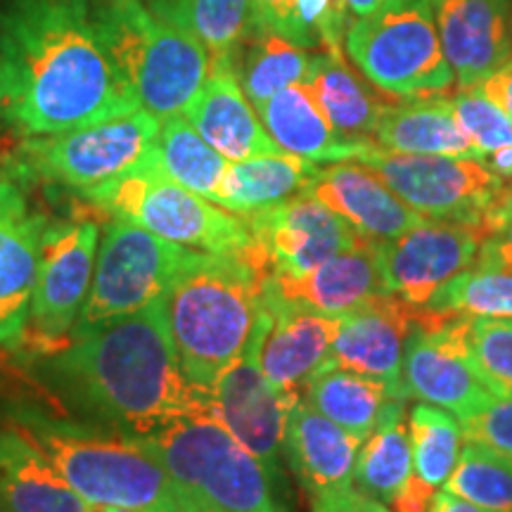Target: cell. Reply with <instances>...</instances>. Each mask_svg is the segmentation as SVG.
<instances>
[{"label": "cell", "mask_w": 512, "mask_h": 512, "mask_svg": "<svg viewBox=\"0 0 512 512\" xmlns=\"http://www.w3.org/2000/svg\"><path fill=\"white\" fill-rule=\"evenodd\" d=\"M351 162L370 166L408 207L427 221L479 226L508 185L479 159L403 155L382 150L375 143Z\"/></svg>", "instance_id": "cell-11"}, {"label": "cell", "mask_w": 512, "mask_h": 512, "mask_svg": "<svg viewBox=\"0 0 512 512\" xmlns=\"http://www.w3.org/2000/svg\"><path fill=\"white\" fill-rule=\"evenodd\" d=\"M3 512H91L46 453L17 427L0 425Z\"/></svg>", "instance_id": "cell-25"}, {"label": "cell", "mask_w": 512, "mask_h": 512, "mask_svg": "<svg viewBox=\"0 0 512 512\" xmlns=\"http://www.w3.org/2000/svg\"><path fill=\"white\" fill-rule=\"evenodd\" d=\"M460 335L472 366L498 399L512 396V318L460 316Z\"/></svg>", "instance_id": "cell-39"}, {"label": "cell", "mask_w": 512, "mask_h": 512, "mask_svg": "<svg viewBox=\"0 0 512 512\" xmlns=\"http://www.w3.org/2000/svg\"><path fill=\"white\" fill-rule=\"evenodd\" d=\"M430 512H486V510L477 508L475 503L465 501V498H460L456 494H448V491L444 489L441 494L434 496Z\"/></svg>", "instance_id": "cell-46"}, {"label": "cell", "mask_w": 512, "mask_h": 512, "mask_svg": "<svg viewBox=\"0 0 512 512\" xmlns=\"http://www.w3.org/2000/svg\"><path fill=\"white\" fill-rule=\"evenodd\" d=\"M406 403L396 406L377 430L358 448L354 486L382 503H392L403 484L413 475V451L408 422L403 420Z\"/></svg>", "instance_id": "cell-32"}, {"label": "cell", "mask_w": 512, "mask_h": 512, "mask_svg": "<svg viewBox=\"0 0 512 512\" xmlns=\"http://www.w3.org/2000/svg\"><path fill=\"white\" fill-rule=\"evenodd\" d=\"M413 472L434 489L446 484L460 458L458 418L430 403H415L408 413Z\"/></svg>", "instance_id": "cell-37"}, {"label": "cell", "mask_w": 512, "mask_h": 512, "mask_svg": "<svg viewBox=\"0 0 512 512\" xmlns=\"http://www.w3.org/2000/svg\"><path fill=\"white\" fill-rule=\"evenodd\" d=\"M50 216L31 195V181L0 174V349L19 351L27 332L41 242Z\"/></svg>", "instance_id": "cell-15"}, {"label": "cell", "mask_w": 512, "mask_h": 512, "mask_svg": "<svg viewBox=\"0 0 512 512\" xmlns=\"http://www.w3.org/2000/svg\"><path fill=\"white\" fill-rule=\"evenodd\" d=\"M192 252L136 223L112 219L100 233L91 292L74 335L155 304Z\"/></svg>", "instance_id": "cell-10"}, {"label": "cell", "mask_w": 512, "mask_h": 512, "mask_svg": "<svg viewBox=\"0 0 512 512\" xmlns=\"http://www.w3.org/2000/svg\"><path fill=\"white\" fill-rule=\"evenodd\" d=\"M361 444V439L342 430L304 399L292 408L285 460L311 498L354 486V465Z\"/></svg>", "instance_id": "cell-24"}, {"label": "cell", "mask_w": 512, "mask_h": 512, "mask_svg": "<svg viewBox=\"0 0 512 512\" xmlns=\"http://www.w3.org/2000/svg\"><path fill=\"white\" fill-rule=\"evenodd\" d=\"M292 0H249L247 34H275Z\"/></svg>", "instance_id": "cell-43"}, {"label": "cell", "mask_w": 512, "mask_h": 512, "mask_svg": "<svg viewBox=\"0 0 512 512\" xmlns=\"http://www.w3.org/2000/svg\"><path fill=\"white\" fill-rule=\"evenodd\" d=\"M242 219L249 223L261 264L273 278L311 273L363 240L342 216L306 192Z\"/></svg>", "instance_id": "cell-16"}, {"label": "cell", "mask_w": 512, "mask_h": 512, "mask_svg": "<svg viewBox=\"0 0 512 512\" xmlns=\"http://www.w3.org/2000/svg\"><path fill=\"white\" fill-rule=\"evenodd\" d=\"M460 432L467 444L482 446L512 463V396L494 399L479 413L460 420Z\"/></svg>", "instance_id": "cell-40"}, {"label": "cell", "mask_w": 512, "mask_h": 512, "mask_svg": "<svg viewBox=\"0 0 512 512\" xmlns=\"http://www.w3.org/2000/svg\"><path fill=\"white\" fill-rule=\"evenodd\" d=\"M479 228H482V249L477 261L512 268V185H505Z\"/></svg>", "instance_id": "cell-41"}, {"label": "cell", "mask_w": 512, "mask_h": 512, "mask_svg": "<svg viewBox=\"0 0 512 512\" xmlns=\"http://www.w3.org/2000/svg\"><path fill=\"white\" fill-rule=\"evenodd\" d=\"M8 425L41 448L88 505L145 512H185L164 465L131 434L95 420H76L31 401L5 408Z\"/></svg>", "instance_id": "cell-3"}, {"label": "cell", "mask_w": 512, "mask_h": 512, "mask_svg": "<svg viewBox=\"0 0 512 512\" xmlns=\"http://www.w3.org/2000/svg\"><path fill=\"white\" fill-rule=\"evenodd\" d=\"M482 228L456 221H422L394 240L377 242V256L392 294L425 306L467 268L477 264Z\"/></svg>", "instance_id": "cell-17"}, {"label": "cell", "mask_w": 512, "mask_h": 512, "mask_svg": "<svg viewBox=\"0 0 512 512\" xmlns=\"http://www.w3.org/2000/svg\"><path fill=\"white\" fill-rule=\"evenodd\" d=\"M344 50L358 72L389 98H446L456 91V74L441 48L432 0L356 17Z\"/></svg>", "instance_id": "cell-8"}, {"label": "cell", "mask_w": 512, "mask_h": 512, "mask_svg": "<svg viewBox=\"0 0 512 512\" xmlns=\"http://www.w3.org/2000/svg\"><path fill=\"white\" fill-rule=\"evenodd\" d=\"M211 411L221 425L264 465L280 496L285 491V437L292 408L299 399L280 394L256 358V330L247 349L235 358L209 389Z\"/></svg>", "instance_id": "cell-13"}, {"label": "cell", "mask_w": 512, "mask_h": 512, "mask_svg": "<svg viewBox=\"0 0 512 512\" xmlns=\"http://www.w3.org/2000/svg\"><path fill=\"white\" fill-rule=\"evenodd\" d=\"M140 110L93 22L91 0L0 3V121L55 136Z\"/></svg>", "instance_id": "cell-1"}, {"label": "cell", "mask_w": 512, "mask_h": 512, "mask_svg": "<svg viewBox=\"0 0 512 512\" xmlns=\"http://www.w3.org/2000/svg\"><path fill=\"white\" fill-rule=\"evenodd\" d=\"M444 489L486 512H512V463L482 446L467 444Z\"/></svg>", "instance_id": "cell-38"}, {"label": "cell", "mask_w": 512, "mask_h": 512, "mask_svg": "<svg viewBox=\"0 0 512 512\" xmlns=\"http://www.w3.org/2000/svg\"><path fill=\"white\" fill-rule=\"evenodd\" d=\"M91 512H145V510L119 508V505H91Z\"/></svg>", "instance_id": "cell-48"}, {"label": "cell", "mask_w": 512, "mask_h": 512, "mask_svg": "<svg viewBox=\"0 0 512 512\" xmlns=\"http://www.w3.org/2000/svg\"><path fill=\"white\" fill-rule=\"evenodd\" d=\"M36 380L81 418L143 437L188 415L214 413L181 368L164 297L131 316L76 332L31 358Z\"/></svg>", "instance_id": "cell-2"}, {"label": "cell", "mask_w": 512, "mask_h": 512, "mask_svg": "<svg viewBox=\"0 0 512 512\" xmlns=\"http://www.w3.org/2000/svg\"><path fill=\"white\" fill-rule=\"evenodd\" d=\"M306 195L342 216L368 240H394L427 221L361 162H335L316 171Z\"/></svg>", "instance_id": "cell-21"}, {"label": "cell", "mask_w": 512, "mask_h": 512, "mask_svg": "<svg viewBox=\"0 0 512 512\" xmlns=\"http://www.w3.org/2000/svg\"><path fill=\"white\" fill-rule=\"evenodd\" d=\"M311 512H389V508L377 498L363 494L356 486H347V489L313 496Z\"/></svg>", "instance_id": "cell-42"}, {"label": "cell", "mask_w": 512, "mask_h": 512, "mask_svg": "<svg viewBox=\"0 0 512 512\" xmlns=\"http://www.w3.org/2000/svg\"><path fill=\"white\" fill-rule=\"evenodd\" d=\"M318 164L309 159L275 152L230 162L216 192L214 204L240 216L271 209L292 197L304 195L316 176Z\"/></svg>", "instance_id": "cell-29"}, {"label": "cell", "mask_w": 512, "mask_h": 512, "mask_svg": "<svg viewBox=\"0 0 512 512\" xmlns=\"http://www.w3.org/2000/svg\"><path fill=\"white\" fill-rule=\"evenodd\" d=\"M458 124L477 150L479 162L512 185V124L482 88H460L451 98Z\"/></svg>", "instance_id": "cell-36"}, {"label": "cell", "mask_w": 512, "mask_h": 512, "mask_svg": "<svg viewBox=\"0 0 512 512\" xmlns=\"http://www.w3.org/2000/svg\"><path fill=\"white\" fill-rule=\"evenodd\" d=\"M373 143L403 155L479 159L448 98L394 100L375 128Z\"/></svg>", "instance_id": "cell-28"}, {"label": "cell", "mask_w": 512, "mask_h": 512, "mask_svg": "<svg viewBox=\"0 0 512 512\" xmlns=\"http://www.w3.org/2000/svg\"><path fill=\"white\" fill-rule=\"evenodd\" d=\"M268 275L245 256L192 252L164 294L181 368L197 389L247 349L264 309Z\"/></svg>", "instance_id": "cell-4"}, {"label": "cell", "mask_w": 512, "mask_h": 512, "mask_svg": "<svg viewBox=\"0 0 512 512\" xmlns=\"http://www.w3.org/2000/svg\"><path fill=\"white\" fill-rule=\"evenodd\" d=\"M155 159L166 176L214 202L230 159L216 152L183 114L159 121Z\"/></svg>", "instance_id": "cell-33"}, {"label": "cell", "mask_w": 512, "mask_h": 512, "mask_svg": "<svg viewBox=\"0 0 512 512\" xmlns=\"http://www.w3.org/2000/svg\"><path fill=\"white\" fill-rule=\"evenodd\" d=\"M159 17L200 41L211 64L233 62L249 29V0H145Z\"/></svg>", "instance_id": "cell-31"}, {"label": "cell", "mask_w": 512, "mask_h": 512, "mask_svg": "<svg viewBox=\"0 0 512 512\" xmlns=\"http://www.w3.org/2000/svg\"><path fill=\"white\" fill-rule=\"evenodd\" d=\"M79 195L112 219L136 223L195 252L245 256L266 273L249 223L166 176L155 147L131 171Z\"/></svg>", "instance_id": "cell-7"}, {"label": "cell", "mask_w": 512, "mask_h": 512, "mask_svg": "<svg viewBox=\"0 0 512 512\" xmlns=\"http://www.w3.org/2000/svg\"><path fill=\"white\" fill-rule=\"evenodd\" d=\"M0 512H3V508H0Z\"/></svg>", "instance_id": "cell-50"}, {"label": "cell", "mask_w": 512, "mask_h": 512, "mask_svg": "<svg viewBox=\"0 0 512 512\" xmlns=\"http://www.w3.org/2000/svg\"><path fill=\"white\" fill-rule=\"evenodd\" d=\"M266 287L287 302L335 318L361 309L384 294H392L377 256V240L368 238L299 278L268 275Z\"/></svg>", "instance_id": "cell-22"}, {"label": "cell", "mask_w": 512, "mask_h": 512, "mask_svg": "<svg viewBox=\"0 0 512 512\" xmlns=\"http://www.w3.org/2000/svg\"><path fill=\"white\" fill-rule=\"evenodd\" d=\"M302 399L361 441H366L396 406L408 401L387 382L344 368L320 370L306 384Z\"/></svg>", "instance_id": "cell-30"}, {"label": "cell", "mask_w": 512, "mask_h": 512, "mask_svg": "<svg viewBox=\"0 0 512 512\" xmlns=\"http://www.w3.org/2000/svg\"><path fill=\"white\" fill-rule=\"evenodd\" d=\"M306 48L275 34H247L235 57V74L252 105H259L294 83H304L311 67Z\"/></svg>", "instance_id": "cell-34"}, {"label": "cell", "mask_w": 512, "mask_h": 512, "mask_svg": "<svg viewBox=\"0 0 512 512\" xmlns=\"http://www.w3.org/2000/svg\"><path fill=\"white\" fill-rule=\"evenodd\" d=\"M415 3V0H384L382 10H392V8H403V5Z\"/></svg>", "instance_id": "cell-49"}, {"label": "cell", "mask_w": 512, "mask_h": 512, "mask_svg": "<svg viewBox=\"0 0 512 512\" xmlns=\"http://www.w3.org/2000/svg\"><path fill=\"white\" fill-rule=\"evenodd\" d=\"M456 86L475 88L512 55V0H432Z\"/></svg>", "instance_id": "cell-20"}, {"label": "cell", "mask_w": 512, "mask_h": 512, "mask_svg": "<svg viewBox=\"0 0 512 512\" xmlns=\"http://www.w3.org/2000/svg\"><path fill=\"white\" fill-rule=\"evenodd\" d=\"M91 5L102 46L138 105L159 121L188 110L211 74L207 48L145 0H91Z\"/></svg>", "instance_id": "cell-5"}, {"label": "cell", "mask_w": 512, "mask_h": 512, "mask_svg": "<svg viewBox=\"0 0 512 512\" xmlns=\"http://www.w3.org/2000/svg\"><path fill=\"white\" fill-rule=\"evenodd\" d=\"M406 399L444 408L458 422L498 399L467 356L460 316H437L420 306V323L408 337L401 363Z\"/></svg>", "instance_id": "cell-14"}, {"label": "cell", "mask_w": 512, "mask_h": 512, "mask_svg": "<svg viewBox=\"0 0 512 512\" xmlns=\"http://www.w3.org/2000/svg\"><path fill=\"white\" fill-rule=\"evenodd\" d=\"M98 245L100 226L93 219L48 223L22 349L43 356L72 339L76 320L91 292Z\"/></svg>", "instance_id": "cell-12"}, {"label": "cell", "mask_w": 512, "mask_h": 512, "mask_svg": "<svg viewBox=\"0 0 512 512\" xmlns=\"http://www.w3.org/2000/svg\"><path fill=\"white\" fill-rule=\"evenodd\" d=\"M157 133L159 119L140 107L76 131L24 138L12 157V171L31 183L86 192L143 162L157 143Z\"/></svg>", "instance_id": "cell-9"}, {"label": "cell", "mask_w": 512, "mask_h": 512, "mask_svg": "<svg viewBox=\"0 0 512 512\" xmlns=\"http://www.w3.org/2000/svg\"><path fill=\"white\" fill-rule=\"evenodd\" d=\"M183 117L230 162L283 152L242 91L233 62L211 64V74Z\"/></svg>", "instance_id": "cell-23"}, {"label": "cell", "mask_w": 512, "mask_h": 512, "mask_svg": "<svg viewBox=\"0 0 512 512\" xmlns=\"http://www.w3.org/2000/svg\"><path fill=\"white\" fill-rule=\"evenodd\" d=\"M420 323V306L408 304L399 294H384L361 309L339 316L325 368H344L377 377L396 392L401 387V363L408 337ZM406 396V394H403Z\"/></svg>", "instance_id": "cell-19"}, {"label": "cell", "mask_w": 512, "mask_h": 512, "mask_svg": "<svg viewBox=\"0 0 512 512\" xmlns=\"http://www.w3.org/2000/svg\"><path fill=\"white\" fill-rule=\"evenodd\" d=\"M479 88H482V91L489 95L498 107H501L503 114L512 124V60L505 62L503 67L491 74Z\"/></svg>", "instance_id": "cell-45"}, {"label": "cell", "mask_w": 512, "mask_h": 512, "mask_svg": "<svg viewBox=\"0 0 512 512\" xmlns=\"http://www.w3.org/2000/svg\"><path fill=\"white\" fill-rule=\"evenodd\" d=\"M304 86L337 136L347 140H373L384 110L396 100L358 74L342 50L313 53Z\"/></svg>", "instance_id": "cell-26"}, {"label": "cell", "mask_w": 512, "mask_h": 512, "mask_svg": "<svg viewBox=\"0 0 512 512\" xmlns=\"http://www.w3.org/2000/svg\"><path fill=\"white\" fill-rule=\"evenodd\" d=\"M422 309L437 316L512 318V268L477 261L448 280Z\"/></svg>", "instance_id": "cell-35"}, {"label": "cell", "mask_w": 512, "mask_h": 512, "mask_svg": "<svg viewBox=\"0 0 512 512\" xmlns=\"http://www.w3.org/2000/svg\"><path fill=\"white\" fill-rule=\"evenodd\" d=\"M434 496H437V489L427 482H422V479L413 472L411 479L403 484L399 496L392 501V508L394 512H430Z\"/></svg>", "instance_id": "cell-44"}, {"label": "cell", "mask_w": 512, "mask_h": 512, "mask_svg": "<svg viewBox=\"0 0 512 512\" xmlns=\"http://www.w3.org/2000/svg\"><path fill=\"white\" fill-rule=\"evenodd\" d=\"M133 439L169 472L185 512H283L264 465L214 413L178 418Z\"/></svg>", "instance_id": "cell-6"}, {"label": "cell", "mask_w": 512, "mask_h": 512, "mask_svg": "<svg viewBox=\"0 0 512 512\" xmlns=\"http://www.w3.org/2000/svg\"><path fill=\"white\" fill-rule=\"evenodd\" d=\"M254 110L280 150L309 159L313 164L351 162L368 145H373V140H347L337 136L304 83L283 88L273 98L254 105Z\"/></svg>", "instance_id": "cell-27"}, {"label": "cell", "mask_w": 512, "mask_h": 512, "mask_svg": "<svg viewBox=\"0 0 512 512\" xmlns=\"http://www.w3.org/2000/svg\"><path fill=\"white\" fill-rule=\"evenodd\" d=\"M344 3H347V8L354 17H368L373 12L382 10L384 0H344Z\"/></svg>", "instance_id": "cell-47"}, {"label": "cell", "mask_w": 512, "mask_h": 512, "mask_svg": "<svg viewBox=\"0 0 512 512\" xmlns=\"http://www.w3.org/2000/svg\"><path fill=\"white\" fill-rule=\"evenodd\" d=\"M339 318L297 306L264 285V309L256 323L261 373L280 394L302 401L306 384L328 361Z\"/></svg>", "instance_id": "cell-18"}]
</instances>
